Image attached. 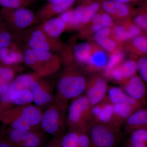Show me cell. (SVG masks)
<instances>
[{"label":"cell","mask_w":147,"mask_h":147,"mask_svg":"<svg viewBox=\"0 0 147 147\" xmlns=\"http://www.w3.org/2000/svg\"><path fill=\"white\" fill-rule=\"evenodd\" d=\"M64 68L59 77L55 99L67 103L82 95L86 89L88 80L75 61L64 64Z\"/></svg>","instance_id":"obj_1"},{"label":"cell","mask_w":147,"mask_h":147,"mask_svg":"<svg viewBox=\"0 0 147 147\" xmlns=\"http://www.w3.org/2000/svg\"><path fill=\"white\" fill-rule=\"evenodd\" d=\"M24 53V63L41 78L53 75L61 68V58L51 51L28 48Z\"/></svg>","instance_id":"obj_2"},{"label":"cell","mask_w":147,"mask_h":147,"mask_svg":"<svg viewBox=\"0 0 147 147\" xmlns=\"http://www.w3.org/2000/svg\"><path fill=\"white\" fill-rule=\"evenodd\" d=\"M67 104L55 100L43 112L40 127L42 132L60 138L65 134L67 125Z\"/></svg>","instance_id":"obj_3"},{"label":"cell","mask_w":147,"mask_h":147,"mask_svg":"<svg viewBox=\"0 0 147 147\" xmlns=\"http://www.w3.org/2000/svg\"><path fill=\"white\" fill-rule=\"evenodd\" d=\"M92 107L85 95L72 100L67 108V125L69 130L87 131L93 122Z\"/></svg>","instance_id":"obj_4"},{"label":"cell","mask_w":147,"mask_h":147,"mask_svg":"<svg viewBox=\"0 0 147 147\" xmlns=\"http://www.w3.org/2000/svg\"><path fill=\"white\" fill-rule=\"evenodd\" d=\"M90 147H118L123 139L120 127L93 121L88 129Z\"/></svg>","instance_id":"obj_5"},{"label":"cell","mask_w":147,"mask_h":147,"mask_svg":"<svg viewBox=\"0 0 147 147\" xmlns=\"http://www.w3.org/2000/svg\"><path fill=\"white\" fill-rule=\"evenodd\" d=\"M46 134L41 131H18L8 127L1 136L13 147H43L47 144Z\"/></svg>","instance_id":"obj_6"},{"label":"cell","mask_w":147,"mask_h":147,"mask_svg":"<svg viewBox=\"0 0 147 147\" xmlns=\"http://www.w3.org/2000/svg\"><path fill=\"white\" fill-rule=\"evenodd\" d=\"M29 89L31 92L33 102L41 108L48 107L55 100L53 86L42 78L36 79L31 83Z\"/></svg>","instance_id":"obj_7"},{"label":"cell","mask_w":147,"mask_h":147,"mask_svg":"<svg viewBox=\"0 0 147 147\" xmlns=\"http://www.w3.org/2000/svg\"><path fill=\"white\" fill-rule=\"evenodd\" d=\"M28 48L41 51L61 52L64 49L63 43L59 39L48 36L38 28L33 30L27 40Z\"/></svg>","instance_id":"obj_8"},{"label":"cell","mask_w":147,"mask_h":147,"mask_svg":"<svg viewBox=\"0 0 147 147\" xmlns=\"http://www.w3.org/2000/svg\"><path fill=\"white\" fill-rule=\"evenodd\" d=\"M101 7L103 11L119 23L131 21L137 11L131 5L115 0H103Z\"/></svg>","instance_id":"obj_9"},{"label":"cell","mask_w":147,"mask_h":147,"mask_svg":"<svg viewBox=\"0 0 147 147\" xmlns=\"http://www.w3.org/2000/svg\"><path fill=\"white\" fill-rule=\"evenodd\" d=\"M3 15L19 30H23L36 22V15L26 7L15 9L3 8Z\"/></svg>","instance_id":"obj_10"},{"label":"cell","mask_w":147,"mask_h":147,"mask_svg":"<svg viewBox=\"0 0 147 147\" xmlns=\"http://www.w3.org/2000/svg\"><path fill=\"white\" fill-rule=\"evenodd\" d=\"M108 87L105 77L94 74L88 81L85 95L89 100L92 108L105 99Z\"/></svg>","instance_id":"obj_11"},{"label":"cell","mask_w":147,"mask_h":147,"mask_svg":"<svg viewBox=\"0 0 147 147\" xmlns=\"http://www.w3.org/2000/svg\"><path fill=\"white\" fill-rule=\"evenodd\" d=\"M121 88L129 96L145 106L147 102V86L137 74L121 83Z\"/></svg>","instance_id":"obj_12"},{"label":"cell","mask_w":147,"mask_h":147,"mask_svg":"<svg viewBox=\"0 0 147 147\" xmlns=\"http://www.w3.org/2000/svg\"><path fill=\"white\" fill-rule=\"evenodd\" d=\"M74 9L77 20L83 28L88 24L94 15L101 9L103 0H77Z\"/></svg>","instance_id":"obj_13"},{"label":"cell","mask_w":147,"mask_h":147,"mask_svg":"<svg viewBox=\"0 0 147 147\" xmlns=\"http://www.w3.org/2000/svg\"><path fill=\"white\" fill-rule=\"evenodd\" d=\"M131 22V21L114 25L111 28V37L120 43L142 35V29Z\"/></svg>","instance_id":"obj_14"},{"label":"cell","mask_w":147,"mask_h":147,"mask_svg":"<svg viewBox=\"0 0 147 147\" xmlns=\"http://www.w3.org/2000/svg\"><path fill=\"white\" fill-rule=\"evenodd\" d=\"M92 111L94 121L120 127L115 123L113 104L107 96L102 101L92 107Z\"/></svg>","instance_id":"obj_15"},{"label":"cell","mask_w":147,"mask_h":147,"mask_svg":"<svg viewBox=\"0 0 147 147\" xmlns=\"http://www.w3.org/2000/svg\"><path fill=\"white\" fill-rule=\"evenodd\" d=\"M76 1V0H69L62 3L47 2L40 9L36 14V21L42 22L55 17V16H59L71 9Z\"/></svg>","instance_id":"obj_16"},{"label":"cell","mask_w":147,"mask_h":147,"mask_svg":"<svg viewBox=\"0 0 147 147\" xmlns=\"http://www.w3.org/2000/svg\"><path fill=\"white\" fill-rule=\"evenodd\" d=\"M0 48V62L5 65L15 66L24 63V53L15 45Z\"/></svg>","instance_id":"obj_17"},{"label":"cell","mask_w":147,"mask_h":147,"mask_svg":"<svg viewBox=\"0 0 147 147\" xmlns=\"http://www.w3.org/2000/svg\"><path fill=\"white\" fill-rule=\"evenodd\" d=\"M124 129L127 134L139 129H147V110L142 108L136 110L125 121Z\"/></svg>","instance_id":"obj_18"},{"label":"cell","mask_w":147,"mask_h":147,"mask_svg":"<svg viewBox=\"0 0 147 147\" xmlns=\"http://www.w3.org/2000/svg\"><path fill=\"white\" fill-rule=\"evenodd\" d=\"M37 28L48 36L55 39H58L66 30L65 24L58 16L43 21Z\"/></svg>","instance_id":"obj_19"},{"label":"cell","mask_w":147,"mask_h":147,"mask_svg":"<svg viewBox=\"0 0 147 147\" xmlns=\"http://www.w3.org/2000/svg\"><path fill=\"white\" fill-rule=\"evenodd\" d=\"M92 51L90 65L87 71H94L105 70L109 58L104 49L99 45L92 43Z\"/></svg>","instance_id":"obj_20"},{"label":"cell","mask_w":147,"mask_h":147,"mask_svg":"<svg viewBox=\"0 0 147 147\" xmlns=\"http://www.w3.org/2000/svg\"><path fill=\"white\" fill-rule=\"evenodd\" d=\"M107 96L109 101L113 104L126 103L139 109L146 107L141 102L129 96L121 88L114 86L108 87Z\"/></svg>","instance_id":"obj_21"},{"label":"cell","mask_w":147,"mask_h":147,"mask_svg":"<svg viewBox=\"0 0 147 147\" xmlns=\"http://www.w3.org/2000/svg\"><path fill=\"white\" fill-rule=\"evenodd\" d=\"M92 51V43L83 42L73 47V58L77 65H80L88 70L90 65Z\"/></svg>","instance_id":"obj_22"},{"label":"cell","mask_w":147,"mask_h":147,"mask_svg":"<svg viewBox=\"0 0 147 147\" xmlns=\"http://www.w3.org/2000/svg\"><path fill=\"white\" fill-rule=\"evenodd\" d=\"M113 104L114 119L116 125L121 127L132 113L139 108L129 104L118 103Z\"/></svg>","instance_id":"obj_23"},{"label":"cell","mask_w":147,"mask_h":147,"mask_svg":"<svg viewBox=\"0 0 147 147\" xmlns=\"http://www.w3.org/2000/svg\"><path fill=\"white\" fill-rule=\"evenodd\" d=\"M37 74L33 71L31 73L23 74L16 76L9 86L5 93H8L15 90L29 88L33 81L41 78Z\"/></svg>","instance_id":"obj_24"},{"label":"cell","mask_w":147,"mask_h":147,"mask_svg":"<svg viewBox=\"0 0 147 147\" xmlns=\"http://www.w3.org/2000/svg\"><path fill=\"white\" fill-rule=\"evenodd\" d=\"M127 50L137 56H147V36H138L129 40L126 45Z\"/></svg>","instance_id":"obj_25"},{"label":"cell","mask_w":147,"mask_h":147,"mask_svg":"<svg viewBox=\"0 0 147 147\" xmlns=\"http://www.w3.org/2000/svg\"><path fill=\"white\" fill-rule=\"evenodd\" d=\"M129 135L124 147H147V129H139Z\"/></svg>","instance_id":"obj_26"},{"label":"cell","mask_w":147,"mask_h":147,"mask_svg":"<svg viewBox=\"0 0 147 147\" xmlns=\"http://www.w3.org/2000/svg\"><path fill=\"white\" fill-rule=\"evenodd\" d=\"M58 16L65 24L66 30H81L83 28L76 18L74 9H70Z\"/></svg>","instance_id":"obj_27"},{"label":"cell","mask_w":147,"mask_h":147,"mask_svg":"<svg viewBox=\"0 0 147 147\" xmlns=\"http://www.w3.org/2000/svg\"><path fill=\"white\" fill-rule=\"evenodd\" d=\"M94 38L98 45L110 54L121 49L119 43L111 37H94Z\"/></svg>","instance_id":"obj_28"},{"label":"cell","mask_w":147,"mask_h":147,"mask_svg":"<svg viewBox=\"0 0 147 147\" xmlns=\"http://www.w3.org/2000/svg\"><path fill=\"white\" fill-rule=\"evenodd\" d=\"M133 18V23L142 30L147 31V4L143 3L140 8L137 9Z\"/></svg>","instance_id":"obj_29"},{"label":"cell","mask_w":147,"mask_h":147,"mask_svg":"<svg viewBox=\"0 0 147 147\" xmlns=\"http://www.w3.org/2000/svg\"><path fill=\"white\" fill-rule=\"evenodd\" d=\"M21 66H10L2 64L0 65V79L11 83L16 77V72L23 70Z\"/></svg>","instance_id":"obj_30"},{"label":"cell","mask_w":147,"mask_h":147,"mask_svg":"<svg viewBox=\"0 0 147 147\" xmlns=\"http://www.w3.org/2000/svg\"><path fill=\"white\" fill-rule=\"evenodd\" d=\"M119 66L124 81L137 74V61L134 59L127 60L119 65Z\"/></svg>","instance_id":"obj_31"},{"label":"cell","mask_w":147,"mask_h":147,"mask_svg":"<svg viewBox=\"0 0 147 147\" xmlns=\"http://www.w3.org/2000/svg\"><path fill=\"white\" fill-rule=\"evenodd\" d=\"M79 131L69 130L61 138V147H78Z\"/></svg>","instance_id":"obj_32"},{"label":"cell","mask_w":147,"mask_h":147,"mask_svg":"<svg viewBox=\"0 0 147 147\" xmlns=\"http://www.w3.org/2000/svg\"><path fill=\"white\" fill-rule=\"evenodd\" d=\"M124 58V54L121 49L110 54L107 66L104 70V73L108 72L112 69L120 64L123 62Z\"/></svg>","instance_id":"obj_33"},{"label":"cell","mask_w":147,"mask_h":147,"mask_svg":"<svg viewBox=\"0 0 147 147\" xmlns=\"http://www.w3.org/2000/svg\"><path fill=\"white\" fill-rule=\"evenodd\" d=\"M32 3L29 0H0V5L7 9L26 7Z\"/></svg>","instance_id":"obj_34"},{"label":"cell","mask_w":147,"mask_h":147,"mask_svg":"<svg viewBox=\"0 0 147 147\" xmlns=\"http://www.w3.org/2000/svg\"><path fill=\"white\" fill-rule=\"evenodd\" d=\"M137 65L139 76L147 85V56L139 58L137 61Z\"/></svg>","instance_id":"obj_35"},{"label":"cell","mask_w":147,"mask_h":147,"mask_svg":"<svg viewBox=\"0 0 147 147\" xmlns=\"http://www.w3.org/2000/svg\"><path fill=\"white\" fill-rule=\"evenodd\" d=\"M89 136L87 131H79L78 147H90Z\"/></svg>","instance_id":"obj_36"},{"label":"cell","mask_w":147,"mask_h":147,"mask_svg":"<svg viewBox=\"0 0 147 147\" xmlns=\"http://www.w3.org/2000/svg\"><path fill=\"white\" fill-rule=\"evenodd\" d=\"M100 24L102 25V28L113 27L114 26L113 18L109 14L102 10Z\"/></svg>","instance_id":"obj_37"},{"label":"cell","mask_w":147,"mask_h":147,"mask_svg":"<svg viewBox=\"0 0 147 147\" xmlns=\"http://www.w3.org/2000/svg\"><path fill=\"white\" fill-rule=\"evenodd\" d=\"M111 36V28H102L100 30L96 32L94 37H107Z\"/></svg>","instance_id":"obj_38"},{"label":"cell","mask_w":147,"mask_h":147,"mask_svg":"<svg viewBox=\"0 0 147 147\" xmlns=\"http://www.w3.org/2000/svg\"><path fill=\"white\" fill-rule=\"evenodd\" d=\"M102 9L101 8L99 11H98L97 13H95L92 18L91 20L90 21V24H100V21H101V14H102Z\"/></svg>","instance_id":"obj_39"},{"label":"cell","mask_w":147,"mask_h":147,"mask_svg":"<svg viewBox=\"0 0 147 147\" xmlns=\"http://www.w3.org/2000/svg\"><path fill=\"white\" fill-rule=\"evenodd\" d=\"M60 138L55 137L49 143H47V144L43 147H61Z\"/></svg>","instance_id":"obj_40"},{"label":"cell","mask_w":147,"mask_h":147,"mask_svg":"<svg viewBox=\"0 0 147 147\" xmlns=\"http://www.w3.org/2000/svg\"><path fill=\"white\" fill-rule=\"evenodd\" d=\"M10 84L0 79V97L7 90Z\"/></svg>","instance_id":"obj_41"},{"label":"cell","mask_w":147,"mask_h":147,"mask_svg":"<svg viewBox=\"0 0 147 147\" xmlns=\"http://www.w3.org/2000/svg\"><path fill=\"white\" fill-rule=\"evenodd\" d=\"M117 1L131 5L144 3L145 0H115Z\"/></svg>","instance_id":"obj_42"},{"label":"cell","mask_w":147,"mask_h":147,"mask_svg":"<svg viewBox=\"0 0 147 147\" xmlns=\"http://www.w3.org/2000/svg\"><path fill=\"white\" fill-rule=\"evenodd\" d=\"M0 147H13L0 135Z\"/></svg>","instance_id":"obj_43"},{"label":"cell","mask_w":147,"mask_h":147,"mask_svg":"<svg viewBox=\"0 0 147 147\" xmlns=\"http://www.w3.org/2000/svg\"><path fill=\"white\" fill-rule=\"evenodd\" d=\"M46 1L48 3H59L64 2L69 0H46Z\"/></svg>","instance_id":"obj_44"},{"label":"cell","mask_w":147,"mask_h":147,"mask_svg":"<svg viewBox=\"0 0 147 147\" xmlns=\"http://www.w3.org/2000/svg\"><path fill=\"white\" fill-rule=\"evenodd\" d=\"M1 47H3V46L2 45V44L1 43V42H0V48H1Z\"/></svg>","instance_id":"obj_45"},{"label":"cell","mask_w":147,"mask_h":147,"mask_svg":"<svg viewBox=\"0 0 147 147\" xmlns=\"http://www.w3.org/2000/svg\"><path fill=\"white\" fill-rule=\"evenodd\" d=\"M144 3H146L147 4V0H145V1L144 2Z\"/></svg>","instance_id":"obj_46"},{"label":"cell","mask_w":147,"mask_h":147,"mask_svg":"<svg viewBox=\"0 0 147 147\" xmlns=\"http://www.w3.org/2000/svg\"><path fill=\"white\" fill-rule=\"evenodd\" d=\"M29 1H30L31 2H32L34 0H29Z\"/></svg>","instance_id":"obj_47"},{"label":"cell","mask_w":147,"mask_h":147,"mask_svg":"<svg viewBox=\"0 0 147 147\" xmlns=\"http://www.w3.org/2000/svg\"><path fill=\"white\" fill-rule=\"evenodd\" d=\"M145 108H146V109L147 110V102L146 105V107H145Z\"/></svg>","instance_id":"obj_48"}]
</instances>
